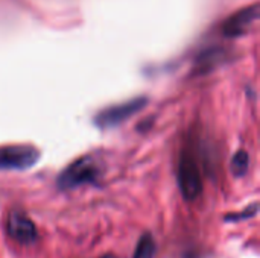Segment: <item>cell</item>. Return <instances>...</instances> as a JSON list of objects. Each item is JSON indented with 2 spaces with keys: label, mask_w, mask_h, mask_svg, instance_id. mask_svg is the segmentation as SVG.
<instances>
[{
  "label": "cell",
  "mask_w": 260,
  "mask_h": 258,
  "mask_svg": "<svg viewBox=\"0 0 260 258\" xmlns=\"http://www.w3.org/2000/svg\"><path fill=\"white\" fill-rule=\"evenodd\" d=\"M259 17V5L254 3L251 6H247L238 12H235L232 17H229L222 24V33L229 38H236L244 35L250 26L257 20Z\"/></svg>",
  "instance_id": "obj_5"
},
{
  "label": "cell",
  "mask_w": 260,
  "mask_h": 258,
  "mask_svg": "<svg viewBox=\"0 0 260 258\" xmlns=\"http://www.w3.org/2000/svg\"><path fill=\"white\" fill-rule=\"evenodd\" d=\"M248 167H250V157L245 151H239L233 155V160H232V172L235 176L238 178H242L247 172H248Z\"/></svg>",
  "instance_id": "obj_8"
},
{
  "label": "cell",
  "mask_w": 260,
  "mask_h": 258,
  "mask_svg": "<svg viewBox=\"0 0 260 258\" xmlns=\"http://www.w3.org/2000/svg\"><path fill=\"white\" fill-rule=\"evenodd\" d=\"M256 213H257V204H253L248 210H245L242 213V216H229L227 220H241V219H245V217H253Z\"/></svg>",
  "instance_id": "obj_9"
},
{
  "label": "cell",
  "mask_w": 260,
  "mask_h": 258,
  "mask_svg": "<svg viewBox=\"0 0 260 258\" xmlns=\"http://www.w3.org/2000/svg\"><path fill=\"white\" fill-rule=\"evenodd\" d=\"M8 234L18 243L29 245L37 240V228L34 222L21 211H12L6 224Z\"/></svg>",
  "instance_id": "obj_6"
},
{
  "label": "cell",
  "mask_w": 260,
  "mask_h": 258,
  "mask_svg": "<svg viewBox=\"0 0 260 258\" xmlns=\"http://www.w3.org/2000/svg\"><path fill=\"white\" fill-rule=\"evenodd\" d=\"M102 175L101 164L91 157H81L69 164L58 176L56 184L61 190H73L81 186L96 184Z\"/></svg>",
  "instance_id": "obj_1"
},
{
  "label": "cell",
  "mask_w": 260,
  "mask_h": 258,
  "mask_svg": "<svg viewBox=\"0 0 260 258\" xmlns=\"http://www.w3.org/2000/svg\"><path fill=\"white\" fill-rule=\"evenodd\" d=\"M40 160V151L30 144L0 146V170H27Z\"/></svg>",
  "instance_id": "obj_2"
},
{
  "label": "cell",
  "mask_w": 260,
  "mask_h": 258,
  "mask_svg": "<svg viewBox=\"0 0 260 258\" xmlns=\"http://www.w3.org/2000/svg\"><path fill=\"white\" fill-rule=\"evenodd\" d=\"M102 258H114L113 255H105V257H102Z\"/></svg>",
  "instance_id": "obj_10"
},
{
  "label": "cell",
  "mask_w": 260,
  "mask_h": 258,
  "mask_svg": "<svg viewBox=\"0 0 260 258\" xmlns=\"http://www.w3.org/2000/svg\"><path fill=\"white\" fill-rule=\"evenodd\" d=\"M155 251H157V246H155L154 237L151 234H143L137 242L133 258H154Z\"/></svg>",
  "instance_id": "obj_7"
},
{
  "label": "cell",
  "mask_w": 260,
  "mask_h": 258,
  "mask_svg": "<svg viewBox=\"0 0 260 258\" xmlns=\"http://www.w3.org/2000/svg\"><path fill=\"white\" fill-rule=\"evenodd\" d=\"M177 178H178V187L186 201H195L201 195L203 190L201 172L198 163L189 152H184L180 158Z\"/></svg>",
  "instance_id": "obj_3"
},
{
  "label": "cell",
  "mask_w": 260,
  "mask_h": 258,
  "mask_svg": "<svg viewBox=\"0 0 260 258\" xmlns=\"http://www.w3.org/2000/svg\"><path fill=\"white\" fill-rule=\"evenodd\" d=\"M148 103L146 97H136L133 100H128V102H123L120 105H114V106H110L104 111H101L96 119H94V123L99 126V128H113V126H117L120 125L122 122L128 120L129 117H133L136 113H139L142 108H145Z\"/></svg>",
  "instance_id": "obj_4"
}]
</instances>
